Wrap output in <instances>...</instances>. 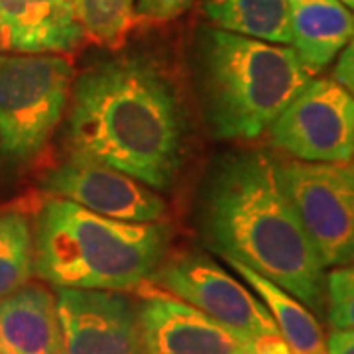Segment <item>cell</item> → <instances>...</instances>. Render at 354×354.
Listing matches in <instances>:
<instances>
[{
    "label": "cell",
    "mask_w": 354,
    "mask_h": 354,
    "mask_svg": "<svg viewBox=\"0 0 354 354\" xmlns=\"http://www.w3.org/2000/svg\"><path fill=\"white\" fill-rule=\"evenodd\" d=\"M205 16L221 30L288 46L290 0H205Z\"/></svg>",
    "instance_id": "16"
},
{
    "label": "cell",
    "mask_w": 354,
    "mask_h": 354,
    "mask_svg": "<svg viewBox=\"0 0 354 354\" xmlns=\"http://www.w3.org/2000/svg\"><path fill=\"white\" fill-rule=\"evenodd\" d=\"M0 354H65L55 293L28 281L0 299Z\"/></svg>",
    "instance_id": "13"
},
{
    "label": "cell",
    "mask_w": 354,
    "mask_h": 354,
    "mask_svg": "<svg viewBox=\"0 0 354 354\" xmlns=\"http://www.w3.org/2000/svg\"><path fill=\"white\" fill-rule=\"evenodd\" d=\"M341 2L348 8V10H354V0H341Z\"/></svg>",
    "instance_id": "23"
},
{
    "label": "cell",
    "mask_w": 354,
    "mask_h": 354,
    "mask_svg": "<svg viewBox=\"0 0 354 354\" xmlns=\"http://www.w3.org/2000/svg\"><path fill=\"white\" fill-rule=\"evenodd\" d=\"M41 185L51 197L67 199L114 221L156 223L164 218L167 209L164 199L138 179L73 153L50 169Z\"/></svg>",
    "instance_id": "11"
},
{
    "label": "cell",
    "mask_w": 354,
    "mask_h": 354,
    "mask_svg": "<svg viewBox=\"0 0 354 354\" xmlns=\"http://www.w3.org/2000/svg\"><path fill=\"white\" fill-rule=\"evenodd\" d=\"M201 71L207 118L225 140L262 136L313 79L291 46L221 28L205 34Z\"/></svg>",
    "instance_id": "4"
},
{
    "label": "cell",
    "mask_w": 354,
    "mask_h": 354,
    "mask_svg": "<svg viewBox=\"0 0 354 354\" xmlns=\"http://www.w3.org/2000/svg\"><path fill=\"white\" fill-rule=\"evenodd\" d=\"M85 39L116 50L136 24L134 0H69Z\"/></svg>",
    "instance_id": "18"
},
{
    "label": "cell",
    "mask_w": 354,
    "mask_h": 354,
    "mask_svg": "<svg viewBox=\"0 0 354 354\" xmlns=\"http://www.w3.org/2000/svg\"><path fill=\"white\" fill-rule=\"evenodd\" d=\"M148 281L153 288L193 305L230 329L250 337L279 335L278 325L266 305L239 279L203 254H165Z\"/></svg>",
    "instance_id": "9"
},
{
    "label": "cell",
    "mask_w": 354,
    "mask_h": 354,
    "mask_svg": "<svg viewBox=\"0 0 354 354\" xmlns=\"http://www.w3.org/2000/svg\"><path fill=\"white\" fill-rule=\"evenodd\" d=\"M325 315L333 329L354 330V262L339 266L325 279Z\"/></svg>",
    "instance_id": "19"
},
{
    "label": "cell",
    "mask_w": 354,
    "mask_h": 354,
    "mask_svg": "<svg viewBox=\"0 0 354 354\" xmlns=\"http://www.w3.org/2000/svg\"><path fill=\"white\" fill-rule=\"evenodd\" d=\"M227 264L232 266V270L252 288L256 297L266 305L291 353L327 354V339L321 323L299 299H295L291 293L256 274L250 268L239 264L236 260H227Z\"/></svg>",
    "instance_id": "15"
},
{
    "label": "cell",
    "mask_w": 354,
    "mask_h": 354,
    "mask_svg": "<svg viewBox=\"0 0 354 354\" xmlns=\"http://www.w3.org/2000/svg\"><path fill=\"white\" fill-rule=\"evenodd\" d=\"M65 354H146L138 304L122 291L57 288Z\"/></svg>",
    "instance_id": "10"
},
{
    "label": "cell",
    "mask_w": 354,
    "mask_h": 354,
    "mask_svg": "<svg viewBox=\"0 0 354 354\" xmlns=\"http://www.w3.org/2000/svg\"><path fill=\"white\" fill-rule=\"evenodd\" d=\"M291 160L341 164L354 158V97L330 79H311L268 128Z\"/></svg>",
    "instance_id": "7"
},
{
    "label": "cell",
    "mask_w": 354,
    "mask_h": 354,
    "mask_svg": "<svg viewBox=\"0 0 354 354\" xmlns=\"http://www.w3.org/2000/svg\"><path fill=\"white\" fill-rule=\"evenodd\" d=\"M333 79L354 97V32L344 50L339 53V62L335 65Z\"/></svg>",
    "instance_id": "21"
},
{
    "label": "cell",
    "mask_w": 354,
    "mask_h": 354,
    "mask_svg": "<svg viewBox=\"0 0 354 354\" xmlns=\"http://www.w3.org/2000/svg\"><path fill=\"white\" fill-rule=\"evenodd\" d=\"M171 242L167 223H127L51 197L36 213L34 272L55 288L130 291L146 283Z\"/></svg>",
    "instance_id": "3"
},
{
    "label": "cell",
    "mask_w": 354,
    "mask_h": 354,
    "mask_svg": "<svg viewBox=\"0 0 354 354\" xmlns=\"http://www.w3.org/2000/svg\"><path fill=\"white\" fill-rule=\"evenodd\" d=\"M327 354H354V330H330L327 337Z\"/></svg>",
    "instance_id": "22"
},
{
    "label": "cell",
    "mask_w": 354,
    "mask_h": 354,
    "mask_svg": "<svg viewBox=\"0 0 354 354\" xmlns=\"http://www.w3.org/2000/svg\"><path fill=\"white\" fill-rule=\"evenodd\" d=\"M193 0H136V20L169 22L191 8Z\"/></svg>",
    "instance_id": "20"
},
{
    "label": "cell",
    "mask_w": 354,
    "mask_h": 354,
    "mask_svg": "<svg viewBox=\"0 0 354 354\" xmlns=\"http://www.w3.org/2000/svg\"><path fill=\"white\" fill-rule=\"evenodd\" d=\"M85 44L69 0H0V53H62Z\"/></svg>",
    "instance_id": "12"
},
{
    "label": "cell",
    "mask_w": 354,
    "mask_h": 354,
    "mask_svg": "<svg viewBox=\"0 0 354 354\" xmlns=\"http://www.w3.org/2000/svg\"><path fill=\"white\" fill-rule=\"evenodd\" d=\"M353 32L354 14L341 0H290V44L311 75L339 57Z\"/></svg>",
    "instance_id": "14"
},
{
    "label": "cell",
    "mask_w": 354,
    "mask_h": 354,
    "mask_svg": "<svg viewBox=\"0 0 354 354\" xmlns=\"http://www.w3.org/2000/svg\"><path fill=\"white\" fill-rule=\"evenodd\" d=\"M138 319L146 354H293L281 335H244L150 283Z\"/></svg>",
    "instance_id": "8"
},
{
    "label": "cell",
    "mask_w": 354,
    "mask_h": 354,
    "mask_svg": "<svg viewBox=\"0 0 354 354\" xmlns=\"http://www.w3.org/2000/svg\"><path fill=\"white\" fill-rule=\"evenodd\" d=\"M34 228L20 209L0 213V299L34 276Z\"/></svg>",
    "instance_id": "17"
},
{
    "label": "cell",
    "mask_w": 354,
    "mask_h": 354,
    "mask_svg": "<svg viewBox=\"0 0 354 354\" xmlns=\"http://www.w3.org/2000/svg\"><path fill=\"white\" fill-rule=\"evenodd\" d=\"M75 69L62 53H0V158L34 160L64 118Z\"/></svg>",
    "instance_id": "5"
},
{
    "label": "cell",
    "mask_w": 354,
    "mask_h": 354,
    "mask_svg": "<svg viewBox=\"0 0 354 354\" xmlns=\"http://www.w3.org/2000/svg\"><path fill=\"white\" fill-rule=\"evenodd\" d=\"M279 185L325 268L354 262V164L276 160Z\"/></svg>",
    "instance_id": "6"
},
{
    "label": "cell",
    "mask_w": 354,
    "mask_h": 354,
    "mask_svg": "<svg viewBox=\"0 0 354 354\" xmlns=\"http://www.w3.org/2000/svg\"><path fill=\"white\" fill-rule=\"evenodd\" d=\"M207 242L225 260L254 270L313 313L325 315V266L264 152L232 156L215 169L201 205Z\"/></svg>",
    "instance_id": "1"
},
{
    "label": "cell",
    "mask_w": 354,
    "mask_h": 354,
    "mask_svg": "<svg viewBox=\"0 0 354 354\" xmlns=\"http://www.w3.org/2000/svg\"><path fill=\"white\" fill-rule=\"evenodd\" d=\"M69 148L152 189H165L181 165L183 116L171 85L138 59L87 69L71 87Z\"/></svg>",
    "instance_id": "2"
}]
</instances>
